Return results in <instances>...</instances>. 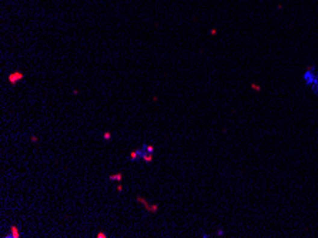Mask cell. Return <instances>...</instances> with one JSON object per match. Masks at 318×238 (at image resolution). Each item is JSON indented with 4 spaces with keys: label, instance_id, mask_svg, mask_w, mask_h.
Masks as SVG:
<instances>
[{
    "label": "cell",
    "instance_id": "obj_14",
    "mask_svg": "<svg viewBox=\"0 0 318 238\" xmlns=\"http://www.w3.org/2000/svg\"><path fill=\"white\" fill-rule=\"evenodd\" d=\"M117 191L121 193V191H123V185H117Z\"/></svg>",
    "mask_w": 318,
    "mask_h": 238
},
{
    "label": "cell",
    "instance_id": "obj_1",
    "mask_svg": "<svg viewBox=\"0 0 318 238\" xmlns=\"http://www.w3.org/2000/svg\"><path fill=\"white\" fill-rule=\"evenodd\" d=\"M302 80L308 87H311L314 96H318V71L314 66H310L302 74Z\"/></svg>",
    "mask_w": 318,
    "mask_h": 238
},
{
    "label": "cell",
    "instance_id": "obj_11",
    "mask_svg": "<svg viewBox=\"0 0 318 238\" xmlns=\"http://www.w3.org/2000/svg\"><path fill=\"white\" fill-rule=\"evenodd\" d=\"M251 88H253V90H255V91H261V87H260L258 84H255V83H253V84H251Z\"/></svg>",
    "mask_w": 318,
    "mask_h": 238
},
{
    "label": "cell",
    "instance_id": "obj_9",
    "mask_svg": "<svg viewBox=\"0 0 318 238\" xmlns=\"http://www.w3.org/2000/svg\"><path fill=\"white\" fill-rule=\"evenodd\" d=\"M103 140H106V141L111 140V133H110V131H104V133H103Z\"/></svg>",
    "mask_w": 318,
    "mask_h": 238
},
{
    "label": "cell",
    "instance_id": "obj_6",
    "mask_svg": "<svg viewBox=\"0 0 318 238\" xmlns=\"http://www.w3.org/2000/svg\"><path fill=\"white\" fill-rule=\"evenodd\" d=\"M153 153H148L144 150V153H143V161L147 162V164H150V162H153Z\"/></svg>",
    "mask_w": 318,
    "mask_h": 238
},
{
    "label": "cell",
    "instance_id": "obj_8",
    "mask_svg": "<svg viewBox=\"0 0 318 238\" xmlns=\"http://www.w3.org/2000/svg\"><path fill=\"white\" fill-rule=\"evenodd\" d=\"M141 147H143V148H144L146 151L153 153V154H154V150H156V148H154V146H153V144H143Z\"/></svg>",
    "mask_w": 318,
    "mask_h": 238
},
{
    "label": "cell",
    "instance_id": "obj_5",
    "mask_svg": "<svg viewBox=\"0 0 318 238\" xmlns=\"http://www.w3.org/2000/svg\"><path fill=\"white\" fill-rule=\"evenodd\" d=\"M6 237H9V238H20V237H22V233L19 231V228H17L16 225H11V227H10V233H9V235H6Z\"/></svg>",
    "mask_w": 318,
    "mask_h": 238
},
{
    "label": "cell",
    "instance_id": "obj_10",
    "mask_svg": "<svg viewBox=\"0 0 318 238\" xmlns=\"http://www.w3.org/2000/svg\"><path fill=\"white\" fill-rule=\"evenodd\" d=\"M224 234H226L224 228H218V230H217V233H216V235H217V237H223Z\"/></svg>",
    "mask_w": 318,
    "mask_h": 238
},
{
    "label": "cell",
    "instance_id": "obj_3",
    "mask_svg": "<svg viewBox=\"0 0 318 238\" xmlns=\"http://www.w3.org/2000/svg\"><path fill=\"white\" fill-rule=\"evenodd\" d=\"M137 201H139L141 206L146 208L147 212H156L157 210H158V204H153V206H151V204H148V202H147L146 198H143L141 195H137Z\"/></svg>",
    "mask_w": 318,
    "mask_h": 238
},
{
    "label": "cell",
    "instance_id": "obj_2",
    "mask_svg": "<svg viewBox=\"0 0 318 238\" xmlns=\"http://www.w3.org/2000/svg\"><path fill=\"white\" fill-rule=\"evenodd\" d=\"M23 79H24V74H23V71H20V70L13 71V73H10L9 77H7V80H9V83H10L11 86H16L17 83L20 80H23Z\"/></svg>",
    "mask_w": 318,
    "mask_h": 238
},
{
    "label": "cell",
    "instance_id": "obj_15",
    "mask_svg": "<svg viewBox=\"0 0 318 238\" xmlns=\"http://www.w3.org/2000/svg\"><path fill=\"white\" fill-rule=\"evenodd\" d=\"M73 94H74V96H77V94H79V90H76V88H74V90H73Z\"/></svg>",
    "mask_w": 318,
    "mask_h": 238
},
{
    "label": "cell",
    "instance_id": "obj_12",
    "mask_svg": "<svg viewBox=\"0 0 318 238\" xmlns=\"http://www.w3.org/2000/svg\"><path fill=\"white\" fill-rule=\"evenodd\" d=\"M96 237L97 238H107V235H106V233H103V231H98Z\"/></svg>",
    "mask_w": 318,
    "mask_h": 238
},
{
    "label": "cell",
    "instance_id": "obj_13",
    "mask_svg": "<svg viewBox=\"0 0 318 238\" xmlns=\"http://www.w3.org/2000/svg\"><path fill=\"white\" fill-rule=\"evenodd\" d=\"M30 141H32V143H37V141H39L37 135H32V137H30Z\"/></svg>",
    "mask_w": 318,
    "mask_h": 238
},
{
    "label": "cell",
    "instance_id": "obj_4",
    "mask_svg": "<svg viewBox=\"0 0 318 238\" xmlns=\"http://www.w3.org/2000/svg\"><path fill=\"white\" fill-rule=\"evenodd\" d=\"M143 153H144V148L143 147H140V148H136V150H133V151H130V156L129 158L131 160V161H140V160H143Z\"/></svg>",
    "mask_w": 318,
    "mask_h": 238
},
{
    "label": "cell",
    "instance_id": "obj_7",
    "mask_svg": "<svg viewBox=\"0 0 318 238\" xmlns=\"http://www.w3.org/2000/svg\"><path fill=\"white\" fill-rule=\"evenodd\" d=\"M108 180H110V181H123V173L110 174V175H108Z\"/></svg>",
    "mask_w": 318,
    "mask_h": 238
}]
</instances>
